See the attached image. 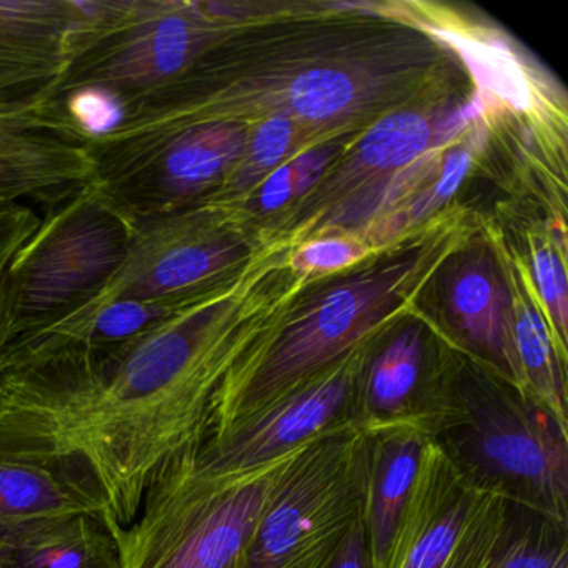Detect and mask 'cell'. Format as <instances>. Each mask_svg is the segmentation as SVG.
Listing matches in <instances>:
<instances>
[{
	"label": "cell",
	"instance_id": "6da1fadb",
	"mask_svg": "<svg viewBox=\"0 0 568 568\" xmlns=\"http://www.w3.org/2000/svg\"><path fill=\"white\" fill-rule=\"evenodd\" d=\"M222 291L94 351L0 352V458L58 471L129 527L165 467L207 434L242 345Z\"/></svg>",
	"mask_w": 568,
	"mask_h": 568
},
{
	"label": "cell",
	"instance_id": "7a4b0ae2",
	"mask_svg": "<svg viewBox=\"0 0 568 568\" xmlns=\"http://www.w3.org/2000/svg\"><path fill=\"white\" fill-rule=\"evenodd\" d=\"M420 428L474 490L568 525V432L517 385H438Z\"/></svg>",
	"mask_w": 568,
	"mask_h": 568
},
{
	"label": "cell",
	"instance_id": "3957f363",
	"mask_svg": "<svg viewBox=\"0 0 568 568\" xmlns=\"http://www.w3.org/2000/svg\"><path fill=\"white\" fill-rule=\"evenodd\" d=\"M192 447L162 470L129 527L105 520L122 568H247L255 528L292 454L215 474L195 462Z\"/></svg>",
	"mask_w": 568,
	"mask_h": 568
},
{
	"label": "cell",
	"instance_id": "277c9868",
	"mask_svg": "<svg viewBox=\"0 0 568 568\" xmlns=\"http://www.w3.org/2000/svg\"><path fill=\"white\" fill-rule=\"evenodd\" d=\"M422 255H404L332 287L292 315L257 355H242L215 397L207 435L265 407L352 354L408 287Z\"/></svg>",
	"mask_w": 568,
	"mask_h": 568
},
{
	"label": "cell",
	"instance_id": "5b68a950",
	"mask_svg": "<svg viewBox=\"0 0 568 568\" xmlns=\"http://www.w3.org/2000/svg\"><path fill=\"white\" fill-rule=\"evenodd\" d=\"M81 22L45 102L79 89H102L128 102L171 84L217 44L224 21L204 2L78 0Z\"/></svg>",
	"mask_w": 568,
	"mask_h": 568
},
{
	"label": "cell",
	"instance_id": "8992f818",
	"mask_svg": "<svg viewBox=\"0 0 568 568\" xmlns=\"http://www.w3.org/2000/svg\"><path fill=\"white\" fill-rule=\"evenodd\" d=\"M134 225L95 181L45 209L8 265V342L98 297L124 264Z\"/></svg>",
	"mask_w": 568,
	"mask_h": 568
},
{
	"label": "cell",
	"instance_id": "52a82bcc",
	"mask_svg": "<svg viewBox=\"0 0 568 568\" xmlns=\"http://www.w3.org/2000/svg\"><path fill=\"white\" fill-rule=\"evenodd\" d=\"M368 435L335 428L288 457L248 548L247 568H325L367 504Z\"/></svg>",
	"mask_w": 568,
	"mask_h": 568
},
{
	"label": "cell",
	"instance_id": "ba28073f",
	"mask_svg": "<svg viewBox=\"0 0 568 568\" xmlns=\"http://www.w3.org/2000/svg\"><path fill=\"white\" fill-rule=\"evenodd\" d=\"M207 205L135 219L128 257L89 304L118 301L191 304L221 288L244 258V244L222 232Z\"/></svg>",
	"mask_w": 568,
	"mask_h": 568
},
{
	"label": "cell",
	"instance_id": "9c48e42d",
	"mask_svg": "<svg viewBox=\"0 0 568 568\" xmlns=\"http://www.w3.org/2000/svg\"><path fill=\"white\" fill-rule=\"evenodd\" d=\"M361 364L354 354L294 390L192 447L199 465L215 474H242L281 460L314 438L357 425Z\"/></svg>",
	"mask_w": 568,
	"mask_h": 568
},
{
	"label": "cell",
	"instance_id": "30bf717a",
	"mask_svg": "<svg viewBox=\"0 0 568 568\" xmlns=\"http://www.w3.org/2000/svg\"><path fill=\"white\" fill-rule=\"evenodd\" d=\"M88 142L45 101L0 112V201L41 202L45 209L94 182Z\"/></svg>",
	"mask_w": 568,
	"mask_h": 568
},
{
	"label": "cell",
	"instance_id": "8fae6325",
	"mask_svg": "<svg viewBox=\"0 0 568 568\" xmlns=\"http://www.w3.org/2000/svg\"><path fill=\"white\" fill-rule=\"evenodd\" d=\"M81 18L78 0H0V99L48 98Z\"/></svg>",
	"mask_w": 568,
	"mask_h": 568
},
{
	"label": "cell",
	"instance_id": "7c38bea8",
	"mask_svg": "<svg viewBox=\"0 0 568 568\" xmlns=\"http://www.w3.org/2000/svg\"><path fill=\"white\" fill-rule=\"evenodd\" d=\"M478 498L480 491L428 440L385 568H447Z\"/></svg>",
	"mask_w": 568,
	"mask_h": 568
},
{
	"label": "cell",
	"instance_id": "4fadbf2b",
	"mask_svg": "<svg viewBox=\"0 0 568 568\" xmlns=\"http://www.w3.org/2000/svg\"><path fill=\"white\" fill-rule=\"evenodd\" d=\"M367 435L365 530L372 568H385L424 462L428 437L418 425L412 424L390 425Z\"/></svg>",
	"mask_w": 568,
	"mask_h": 568
},
{
	"label": "cell",
	"instance_id": "5bb4252c",
	"mask_svg": "<svg viewBox=\"0 0 568 568\" xmlns=\"http://www.w3.org/2000/svg\"><path fill=\"white\" fill-rule=\"evenodd\" d=\"M81 515L105 518L79 485L58 471L0 458V548Z\"/></svg>",
	"mask_w": 568,
	"mask_h": 568
},
{
	"label": "cell",
	"instance_id": "9a60e30c",
	"mask_svg": "<svg viewBox=\"0 0 568 568\" xmlns=\"http://www.w3.org/2000/svg\"><path fill=\"white\" fill-rule=\"evenodd\" d=\"M424 338L408 327L375 357L358 390L357 427L377 430L390 425L420 427L432 392L422 387Z\"/></svg>",
	"mask_w": 568,
	"mask_h": 568
},
{
	"label": "cell",
	"instance_id": "2e32d148",
	"mask_svg": "<svg viewBox=\"0 0 568 568\" xmlns=\"http://www.w3.org/2000/svg\"><path fill=\"white\" fill-rule=\"evenodd\" d=\"M448 304L468 342L501 378L524 390L508 314L510 301L490 264L480 258L465 265L452 284Z\"/></svg>",
	"mask_w": 568,
	"mask_h": 568
},
{
	"label": "cell",
	"instance_id": "e0dca14e",
	"mask_svg": "<svg viewBox=\"0 0 568 568\" xmlns=\"http://www.w3.org/2000/svg\"><path fill=\"white\" fill-rule=\"evenodd\" d=\"M4 568H122L114 535L92 515L48 525L0 548Z\"/></svg>",
	"mask_w": 568,
	"mask_h": 568
},
{
	"label": "cell",
	"instance_id": "ac0fdd59",
	"mask_svg": "<svg viewBox=\"0 0 568 568\" xmlns=\"http://www.w3.org/2000/svg\"><path fill=\"white\" fill-rule=\"evenodd\" d=\"M484 568H568V525L508 501L497 547Z\"/></svg>",
	"mask_w": 568,
	"mask_h": 568
},
{
	"label": "cell",
	"instance_id": "d6986e66",
	"mask_svg": "<svg viewBox=\"0 0 568 568\" xmlns=\"http://www.w3.org/2000/svg\"><path fill=\"white\" fill-rule=\"evenodd\" d=\"M432 142H435V125L425 115L417 112L388 115L362 138L355 158L341 172V182L405 168L417 161Z\"/></svg>",
	"mask_w": 568,
	"mask_h": 568
},
{
	"label": "cell",
	"instance_id": "ffe728a7",
	"mask_svg": "<svg viewBox=\"0 0 568 568\" xmlns=\"http://www.w3.org/2000/svg\"><path fill=\"white\" fill-rule=\"evenodd\" d=\"M434 34L460 54L481 92L500 99L515 111L530 109L531 91L527 74L504 42L444 28H435Z\"/></svg>",
	"mask_w": 568,
	"mask_h": 568
},
{
	"label": "cell",
	"instance_id": "44dd1931",
	"mask_svg": "<svg viewBox=\"0 0 568 568\" xmlns=\"http://www.w3.org/2000/svg\"><path fill=\"white\" fill-rule=\"evenodd\" d=\"M361 82L341 69H311L292 79L278 95L282 115L302 121H337L364 101Z\"/></svg>",
	"mask_w": 568,
	"mask_h": 568
},
{
	"label": "cell",
	"instance_id": "7402d4cb",
	"mask_svg": "<svg viewBox=\"0 0 568 568\" xmlns=\"http://www.w3.org/2000/svg\"><path fill=\"white\" fill-rule=\"evenodd\" d=\"M48 108L85 142L111 134L125 118V104L121 98L94 88L69 92Z\"/></svg>",
	"mask_w": 568,
	"mask_h": 568
},
{
	"label": "cell",
	"instance_id": "603a6c76",
	"mask_svg": "<svg viewBox=\"0 0 568 568\" xmlns=\"http://www.w3.org/2000/svg\"><path fill=\"white\" fill-rule=\"evenodd\" d=\"M294 141V124L288 115L277 114L258 125L251 141L248 162L239 171L235 187L251 184L258 175L265 174L278 164Z\"/></svg>",
	"mask_w": 568,
	"mask_h": 568
},
{
	"label": "cell",
	"instance_id": "cb8c5ba5",
	"mask_svg": "<svg viewBox=\"0 0 568 568\" xmlns=\"http://www.w3.org/2000/svg\"><path fill=\"white\" fill-rule=\"evenodd\" d=\"M535 282L538 291L550 311L551 321L555 322L561 345L567 338V277H565L564 264L557 254L550 248H538L531 262Z\"/></svg>",
	"mask_w": 568,
	"mask_h": 568
},
{
	"label": "cell",
	"instance_id": "d4e9b609",
	"mask_svg": "<svg viewBox=\"0 0 568 568\" xmlns=\"http://www.w3.org/2000/svg\"><path fill=\"white\" fill-rule=\"evenodd\" d=\"M41 219L24 202L0 201V268L11 264L19 248L38 231Z\"/></svg>",
	"mask_w": 568,
	"mask_h": 568
},
{
	"label": "cell",
	"instance_id": "484cf974",
	"mask_svg": "<svg viewBox=\"0 0 568 568\" xmlns=\"http://www.w3.org/2000/svg\"><path fill=\"white\" fill-rule=\"evenodd\" d=\"M364 255V248L355 242L324 239L305 245L298 252L295 264L305 271H335L361 261Z\"/></svg>",
	"mask_w": 568,
	"mask_h": 568
},
{
	"label": "cell",
	"instance_id": "4316f807",
	"mask_svg": "<svg viewBox=\"0 0 568 568\" xmlns=\"http://www.w3.org/2000/svg\"><path fill=\"white\" fill-rule=\"evenodd\" d=\"M468 164H470V154L464 149L452 152L445 161L444 171L438 178L437 185L432 191H428L420 201L415 202L412 207L410 214L414 221L424 217L428 212L434 211L442 202L447 201L457 191L460 182L464 181L467 174Z\"/></svg>",
	"mask_w": 568,
	"mask_h": 568
},
{
	"label": "cell",
	"instance_id": "83f0119b",
	"mask_svg": "<svg viewBox=\"0 0 568 568\" xmlns=\"http://www.w3.org/2000/svg\"><path fill=\"white\" fill-rule=\"evenodd\" d=\"M334 155L335 148L324 145V148L311 149V151L304 152L295 161H292V164H288L291 165L295 197L314 187L315 182L322 178L325 168Z\"/></svg>",
	"mask_w": 568,
	"mask_h": 568
},
{
	"label": "cell",
	"instance_id": "f1b7e54d",
	"mask_svg": "<svg viewBox=\"0 0 568 568\" xmlns=\"http://www.w3.org/2000/svg\"><path fill=\"white\" fill-rule=\"evenodd\" d=\"M325 568H372L364 517L352 527Z\"/></svg>",
	"mask_w": 568,
	"mask_h": 568
},
{
	"label": "cell",
	"instance_id": "f546056e",
	"mask_svg": "<svg viewBox=\"0 0 568 568\" xmlns=\"http://www.w3.org/2000/svg\"><path fill=\"white\" fill-rule=\"evenodd\" d=\"M294 197L291 165L284 164L275 169L262 185L261 205L264 211H277Z\"/></svg>",
	"mask_w": 568,
	"mask_h": 568
},
{
	"label": "cell",
	"instance_id": "4dcf8cb0",
	"mask_svg": "<svg viewBox=\"0 0 568 568\" xmlns=\"http://www.w3.org/2000/svg\"><path fill=\"white\" fill-rule=\"evenodd\" d=\"M484 99H481V95H477L467 104L458 108L457 111L452 112L444 121L435 124V142L444 144V142L450 141L457 132H460L471 121H475L484 112Z\"/></svg>",
	"mask_w": 568,
	"mask_h": 568
},
{
	"label": "cell",
	"instance_id": "1f68e13d",
	"mask_svg": "<svg viewBox=\"0 0 568 568\" xmlns=\"http://www.w3.org/2000/svg\"><path fill=\"white\" fill-rule=\"evenodd\" d=\"M8 342V267L0 268V351Z\"/></svg>",
	"mask_w": 568,
	"mask_h": 568
},
{
	"label": "cell",
	"instance_id": "d6a6232c",
	"mask_svg": "<svg viewBox=\"0 0 568 568\" xmlns=\"http://www.w3.org/2000/svg\"><path fill=\"white\" fill-rule=\"evenodd\" d=\"M11 111H19L18 105L11 104V102H6L0 99V112H11Z\"/></svg>",
	"mask_w": 568,
	"mask_h": 568
},
{
	"label": "cell",
	"instance_id": "836d02e7",
	"mask_svg": "<svg viewBox=\"0 0 568 568\" xmlns=\"http://www.w3.org/2000/svg\"><path fill=\"white\" fill-rule=\"evenodd\" d=\"M0 568H4V567H2V565H0Z\"/></svg>",
	"mask_w": 568,
	"mask_h": 568
}]
</instances>
